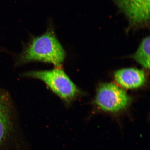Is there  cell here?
<instances>
[{
    "label": "cell",
    "mask_w": 150,
    "mask_h": 150,
    "mask_svg": "<svg viewBox=\"0 0 150 150\" xmlns=\"http://www.w3.org/2000/svg\"><path fill=\"white\" fill-rule=\"evenodd\" d=\"M66 54L54 30L48 28L42 35L33 37L16 60L17 66L39 62L62 66Z\"/></svg>",
    "instance_id": "6da1fadb"
},
{
    "label": "cell",
    "mask_w": 150,
    "mask_h": 150,
    "mask_svg": "<svg viewBox=\"0 0 150 150\" xmlns=\"http://www.w3.org/2000/svg\"><path fill=\"white\" fill-rule=\"evenodd\" d=\"M0 150H30L10 96L0 90Z\"/></svg>",
    "instance_id": "7a4b0ae2"
},
{
    "label": "cell",
    "mask_w": 150,
    "mask_h": 150,
    "mask_svg": "<svg viewBox=\"0 0 150 150\" xmlns=\"http://www.w3.org/2000/svg\"><path fill=\"white\" fill-rule=\"evenodd\" d=\"M22 76L42 81L54 93L68 103L79 92L76 85L59 67L49 70L30 71L23 73Z\"/></svg>",
    "instance_id": "3957f363"
},
{
    "label": "cell",
    "mask_w": 150,
    "mask_h": 150,
    "mask_svg": "<svg viewBox=\"0 0 150 150\" xmlns=\"http://www.w3.org/2000/svg\"><path fill=\"white\" fill-rule=\"evenodd\" d=\"M131 100L122 88L114 83H106L98 89L94 103L101 111L115 115L126 110Z\"/></svg>",
    "instance_id": "277c9868"
},
{
    "label": "cell",
    "mask_w": 150,
    "mask_h": 150,
    "mask_svg": "<svg viewBox=\"0 0 150 150\" xmlns=\"http://www.w3.org/2000/svg\"><path fill=\"white\" fill-rule=\"evenodd\" d=\"M128 20L129 27H147L150 23V0H112Z\"/></svg>",
    "instance_id": "5b68a950"
},
{
    "label": "cell",
    "mask_w": 150,
    "mask_h": 150,
    "mask_svg": "<svg viewBox=\"0 0 150 150\" xmlns=\"http://www.w3.org/2000/svg\"><path fill=\"white\" fill-rule=\"evenodd\" d=\"M115 82L123 88L135 89L141 87L146 82L145 73L136 68H126L116 71L114 74Z\"/></svg>",
    "instance_id": "8992f818"
},
{
    "label": "cell",
    "mask_w": 150,
    "mask_h": 150,
    "mask_svg": "<svg viewBox=\"0 0 150 150\" xmlns=\"http://www.w3.org/2000/svg\"><path fill=\"white\" fill-rule=\"evenodd\" d=\"M136 61L145 69L150 68V37H146L142 40L137 51L132 56Z\"/></svg>",
    "instance_id": "52a82bcc"
}]
</instances>
